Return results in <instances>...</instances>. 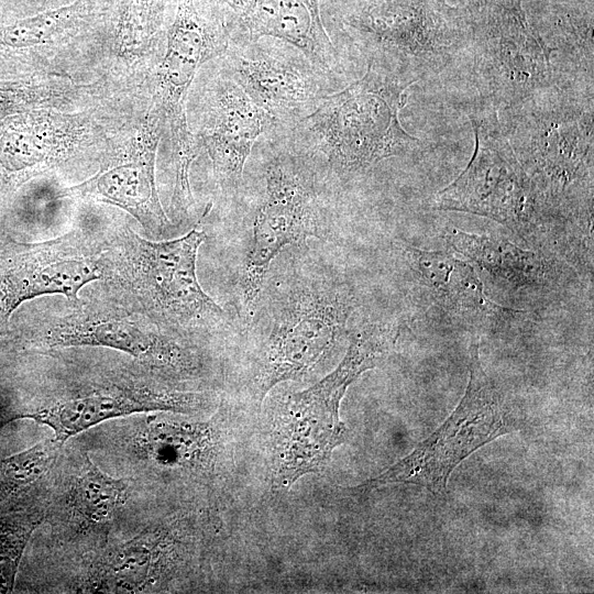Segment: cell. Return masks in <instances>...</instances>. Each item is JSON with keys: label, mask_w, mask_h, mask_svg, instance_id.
I'll use <instances>...</instances> for the list:
<instances>
[{"label": "cell", "mask_w": 594, "mask_h": 594, "mask_svg": "<svg viewBox=\"0 0 594 594\" xmlns=\"http://www.w3.org/2000/svg\"><path fill=\"white\" fill-rule=\"evenodd\" d=\"M102 234L105 274L100 282L127 304L184 341L227 326L226 311L197 277L204 231L194 228L177 239L153 241L119 224Z\"/></svg>", "instance_id": "cell-1"}, {"label": "cell", "mask_w": 594, "mask_h": 594, "mask_svg": "<svg viewBox=\"0 0 594 594\" xmlns=\"http://www.w3.org/2000/svg\"><path fill=\"white\" fill-rule=\"evenodd\" d=\"M355 308L350 286L318 271H297L260 296L263 326L251 388L258 399L276 385L314 372L346 334Z\"/></svg>", "instance_id": "cell-2"}, {"label": "cell", "mask_w": 594, "mask_h": 594, "mask_svg": "<svg viewBox=\"0 0 594 594\" xmlns=\"http://www.w3.org/2000/svg\"><path fill=\"white\" fill-rule=\"evenodd\" d=\"M399 336L395 323H369L351 334L338 364L312 386L274 400L271 414L273 484L288 488L306 474L322 471L333 450L343 444L349 430L340 419L348 387L376 366Z\"/></svg>", "instance_id": "cell-3"}, {"label": "cell", "mask_w": 594, "mask_h": 594, "mask_svg": "<svg viewBox=\"0 0 594 594\" xmlns=\"http://www.w3.org/2000/svg\"><path fill=\"white\" fill-rule=\"evenodd\" d=\"M32 340L47 350L101 348L172 377L193 375L199 356L100 282L65 304L47 306L35 319Z\"/></svg>", "instance_id": "cell-4"}, {"label": "cell", "mask_w": 594, "mask_h": 594, "mask_svg": "<svg viewBox=\"0 0 594 594\" xmlns=\"http://www.w3.org/2000/svg\"><path fill=\"white\" fill-rule=\"evenodd\" d=\"M409 85L370 64L362 78L323 96L300 123L332 167L366 168L416 145L417 139L403 129L398 117Z\"/></svg>", "instance_id": "cell-5"}, {"label": "cell", "mask_w": 594, "mask_h": 594, "mask_svg": "<svg viewBox=\"0 0 594 594\" xmlns=\"http://www.w3.org/2000/svg\"><path fill=\"white\" fill-rule=\"evenodd\" d=\"M469 373L462 399L442 425L362 487L405 483L444 495L451 473L464 459L518 427L513 408L483 369L475 341L470 346Z\"/></svg>", "instance_id": "cell-6"}, {"label": "cell", "mask_w": 594, "mask_h": 594, "mask_svg": "<svg viewBox=\"0 0 594 594\" xmlns=\"http://www.w3.org/2000/svg\"><path fill=\"white\" fill-rule=\"evenodd\" d=\"M475 148L464 170L432 198L440 210L469 212L504 224L529 242H544L532 180L508 141L474 123Z\"/></svg>", "instance_id": "cell-7"}, {"label": "cell", "mask_w": 594, "mask_h": 594, "mask_svg": "<svg viewBox=\"0 0 594 594\" xmlns=\"http://www.w3.org/2000/svg\"><path fill=\"white\" fill-rule=\"evenodd\" d=\"M103 235L73 230L38 243H18L0 256V328L25 301L48 295L76 299L103 279Z\"/></svg>", "instance_id": "cell-8"}, {"label": "cell", "mask_w": 594, "mask_h": 594, "mask_svg": "<svg viewBox=\"0 0 594 594\" xmlns=\"http://www.w3.org/2000/svg\"><path fill=\"white\" fill-rule=\"evenodd\" d=\"M317 230L316 195L306 169L288 155L274 157L265 169V191L240 282L249 314H254L273 260L284 248L315 237Z\"/></svg>", "instance_id": "cell-9"}, {"label": "cell", "mask_w": 594, "mask_h": 594, "mask_svg": "<svg viewBox=\"0 0 594 594\" xmlns=\"http://www.w3.org/2000/svg\"><path fill=\"white\" fill-rule=\"evenodd\" d=\"M208 403L209 397L205 394L135 381L128 375L62 396L32 411L16 414L3 425L31 419L48 427L53 438L63 444L107 420L154 411L191 413Z\"/></svg>", "instance_id": "cell-10"}, {"label": "cell", "mask_w": 594, "mask_h": 594, "mask_svg": "<svg viewBox=\"0 0 594 594\" xmlns=\"http://www.w3.org/2000/svg\"><path fill=\"white\" fill-rule=\"evenodd\" d=\"M157 128H146L123 151L108 157L85 182L65 188L59 197L91 198L131 215L152 235L167 232L172 223L160 200L155 180Z\"/></svg>", "instance_id": "cell-11"}, {"label": "cell", "mask_w": 594, "mask_h": 594, "mask_svg": "<svg viewBox=\"0 0 594 594\" xmlns=\"http://www.w3.org/2000/svg\"><path fill=\"white\" fill-rule=\"evenodd\" d=\"M229 64L231 79L275 120L314 110L326 96L309 61L251 47L231 52Z\"/></svg>", "instance_id": "cell-12"}, {"label": "cell", "mask_w": 594, "mask_h": 594, "mask_svg": "<svg viewBox=\"0 0 594 594\" xmlns=\"http://www.w3.org/2000/svg\"><path fill=\"white\" fill-rule=\"evenodd\" d=\"M405 258L431 299L465 326H498L522 314L494 301L474 267L443 251L406 246Z\"/></svg>", "instance_id": "cell-13"}, {"label": "cell", "mask_w": 594, "mask_h": 594, "mask_svg": "<svg viewBox=\"0 0 594 594\" xmlns=\"http://www.w3.org/2000/svg\"><path fill=\"white\" fill-rule=\"evenodd\" d=\"M84 125L67 116L30 109L0 120V178L16 184L66 158Z\"/></svg>", "instance_id": "cell-14"}, {"label": "cell", "mask_w": 594, "mask_h": 594, "mask_svg": "<svg viewBox=\"0 0 594 594\" xmlns=\"http://www.w3.org/2000/svg\"><path fill=\"white\" fill-rule=\"evenodd\" d=\"M274 120L231 78L217 82L209 123L200 140L221 184L227 187L240 184L255 141Z\"/></svg>", "instance_id": "cell-15"}, {"label": "cell", "mask_w": 594, "mask_h": 594, "mask_svg": "<svg viewBox=\"0 0 594 594\" xmlns=\"http://www.w3.org/2000/svg\"><path fill=\"white\" fill-rule=\"evenodd\" d=\"M252 40L271 36L298 48L320 72L332 70L336 48L320 15L319 0H226Z\"/></svg>", "instance_id": "cell-16"}, {"label": "cell", "mask_w": 594, "mask_h": 594, "mask_svg": "<svg viewBox=\"0 0 594 594\" xmlns=\"http://www.w3.org/2000/svg\"><path fill=\"white\" fill-rule=\"evenodd\" d=\"M227 50L224 36L207 28L190 0L183 1L157 73L162 106L170 121L185 116L184 98L201 64Z\"/></svg>", "instance_id": "cell-17"}, {"label": "cell", "mask_w": 594, "mask_h": 594, "mask_svg": "<svg viewBox=\"0 0 594 594\" xmlns=\"http://www.w3.org/2000/svg\"><path fill=\"white\" fill-rule=\"evenodd\" d=\"M444 239L458 253L510 288H543L558 284L563 266L556 258L520 248L506 238L448 229Z\"/></svg>", "instance_id": "cell-18"}, {"label": "cell", "mask_w": 594, "mask_h": 594, "mask_svg": "<svg viewBox=\"0 0 594 594\" xmlns=\"http://www.w3.org/2000/svg\"><path fill=\"white\" fill-rule=\"evenodd\" d=\"M131 443L138 457L158 469L190 470L212 460L218 433L207 421L150 416Z\"/></svg>", "instance_id": "cell-19"}, {"label": "cell", "mask_w": 594, "mask_h": 594, "mask_svg": "<svg viewBox=\"0 0 594 594\" xmlns=\"http://www.w3.org/2000/svg\"><path fill=\"white\" fill-rule=\"evenodd\" d=\"M168 542L158 532H143L118 544L92 566L87 588L96 592L138 593L145 591L162 574Z\"/></svg>", "instance_id": "cell-20"}, {"label": "cell", "mask_w": 594, "mask_h": 594, "mask_svg": "<svg viewBox=\"0 0 594 594\" xmlns=\"http://www.w3.org/2000/svg\"><path fill=\"white\" fill-rule=\"evenodd\" d=\"M130 485L102 471L87 455L73 481L69 501L76 515L88 525L103 524L125 503Z\"/></svg>", "instance_id": "cell-21"}, {"label": "cell", "mask_w": 594, "mask_h": 594, "mask_svg": "<svg viewBox=\"0 0 594 594\" xmlns=\"http://www.w3.org/2000/svg\"><path fill=\"white\" fill-rule=\"evenodd\" d=\"M81 11L80 1L18 20L0 28V47L31 48L46 44L75 22Z\"/></svg>", "instance_id": "cell-22"}, {"label": "cell", "mask_w": 594, "mask_h": 594, "mask_svg": "<svg viewBox=\"0 0 594 594\" xmlns=\"http://www.w3.org/2000/svg\"><path fill=\"white\" fill-rule=\"evenodd\" d=\"M62 443L45 439L0 462V490H15L36 481L54 461Z\"/></svg>", "instance_id": "cell-23"}, {"label": "cell", "mask_w": 594, "mask_h": 594, "mask_svg": "<svg viewBox=\"0 0 594 594\" xmlns=\"http://www.w3.org/2000/svg\"><path fill=\"white\" fill-rule=\"evenodd\" d=\"M155 0H128L119 28L122 55L134 57L144 52L155 32Z\"/></svg>", "instance_id": "cell-24"}, {"label": "cell", "mask_w": 594, "mask_h": 594, "mask_svg": "<svg viewBox=\"0 0 594 594\" xmlns=\"http://www.w3.org/2000/svg\"><path fill=\"white\" fill-rule=\"evenodd\" d=\"M51 89L44 85L0 81V120L43 103Z\"/></svg>", "instance_id": "cell-25"}]
</instances>
